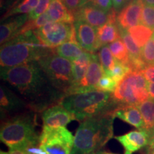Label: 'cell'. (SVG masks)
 <instances>
[{"instance_id": "47", "label": "cell", "mask_w": 154, "mask_h": 154, "mask_svg": "<svg viewBox=\"0 0 154 154\" xmlns=\"http://www.w3.org/2000/svg\"><path fill=\"white\" fill-rule=\"evenodd\" d=\"M153 34H154V33H153Z\"/></svg>"}, {"instance_id": "46", "label": "cell", "mask_w": 154, "mask_h": 154, "mask_svg": "<svg viewBox=\"0 0 154 154\" xmlns=\"http://www.w3.org/2000/svg\"><path fill=\"white\" fill-rule=\"evenodd\" d=\"M87 1H88V0H87Z\"/></svg>"}, {"instance_id": "10", "label": "cell", "mask_w": 154, "mask_h": 154, "mask_svg": "<svg viewBox=\"0 0 154 154\" xmlns=\"http://www.w3.org/2000/svg\"><path fill=\"white\" fill-rule=\"evenodd\" d=\"M104 74V70L100 62L99 57L92 54L91 61L84 78L78 85L71 88L67 95L97 90L98 84Z\"/></svg>"}, {"instance_id": "25", "label": "cell", "mask_w": 154, "mask_h": 154, "mask_svg": "<svg viewBox=\"0 0 154 154\" xmlns=\"http://www.w3.org/2000/svg\"><path fill=\"white\" fill-rule=\"evenodd\" d=\"M109 47L115 59L128 66L129 63V55L124 42L121 39V38L109 44Z\"/></svg>"}, {"instance_id": "36", "label": "cell", "mask_w": 154, "mask_h": 154, "mask_svg": "<svg viewBox=\"0 0 154 154\" xmlns=\"http://www.w3.org/2000/svg\"><path fill=\"white\" fill-rule=\"evenodd\" d=\"M7 154H29L27 149H22V148H14L10 149Z\"/></svg>"}, {"instance_id": "11", "label": "cell", "mask_w": 154, "mask_h": 154, "mask_svg": "<svg viewBox=\"0 0 154 154\" xmlns=\"http://www.w3.org/2000/svg\"><path fill=\"white\" fill-rule=\"evenodd\" d=\"M0 107L2 118H11L22 113L28 108L24 100L13 91L11 88L5 84L0 86Z\"/></svg>"}, {"instance_id": "29", "label": "cell", "mask_w": 154, "mask_h": 154, "mask_svg": "<svg viewBox=\"0 0 154 154\" xmlns=\"http://www.w3.org/2000/svg\"><path fill=\"white\" fill-rule=\"evenodd\" d=\"M117 85H118V83L116 82L112 76L104 74L98 84L97 90L113 93L116 88Z\"/></svg>"}, {"instance_id": "8", "label": "cell", "mask_w": 154, "mask_h": 154, "mask_svg": "<svg viewBox=\"0 0 154 154\" xmlns=\"http://www.w3.org/2000/svg\"><path fill=\"white\" fill-rule=\"evenodd\" d=\"M74 137L65 127L43 126L38 139V147L47 154H71Z\"/></svg>"}, {"instance_id": "20", "label": "cell", "mask_w": 154, "mask_h": 154, "mask_svg": "<svg viewBox=\"0 0 154 154\" xmlns=\"http://www.w3.org/2000/svg\"><path fill=\"white\" fill-rule=\"evenodd\" d=\"M91 53H88L84 51L79 57L72 61L73 83L70 89L74 86L78 85L81 82V81L84 78L86 72H87L90 61H91Z\"/></svg>"}, {"instance_id": "26", "label": "cell", "mask_w": 154, "mask_h": 154, "mask_svg": "<svg viewBox=\"0 0 154 154\" xmlns=\"http://www.w3.org/2000/svg\"><path fill=\"white\" fill-rule=\"evenodd\" d=\"M99 58L105 74H110L114 68L116 59L113 57L109 45H104L101 47L99 53Z\"/></svg>"}, {"instance_id": "9", "label": "cell", "mask_w": 154, "mask_h": 154, "mask_svg": "<svg viewBox=\"0 0 154 154\" xmlns=\"http://www.w3.org/2000/svg\"><path fill=\"white\" fill-rule=\"evenodd\" d=\"M34 32L39 41L49 48L69 41L77 42L74 26L71 23L49 22Z\"/></svg>"}, {"instance_id": "6", "label": "cell", "mask_w": 154, "mask_h": 154, "mask_svg": "<svg viewBox=\"0 0 154 154\" xmlns=\"http://www.w3.org/2000/svg\"><path fill=\"white\" fill-rule=\"evenodd\" d=\"M148 82L140 72L131 70L112 93L117 106H138L149 98ZM117 107V108H118Z\"/></svg>"}, {"instance_id": "42", "label": "cell", "mask_w": 154, "mask_h": 154, "mask_svg": "<svg viewBox=\"0 0 154 154\" xmlns=\"http://www.w3.org/2000/svg\"><path fill=\"white\" fill-rule=\"evenodd\" d=\"M147 154H154V148H151V149H148Z\"/></svg>"}, {"instance_id": "4", "label": "cell", "mask_w": 154, "mask_h": 154, "mask_svg": "<svg viewBox=\"0 0 154 154\" xmlns=\"http://www.w3.org/2000/svg\"><path fill=\"white\" fill-rule=\"evenodd\" d=\"M60 104L73 113L79 121L98 116L113 114L118 107L113 101L112 93L100 90L66 95Z\"/></svg>"}, {"instance_id": "23", "label": "cell", "mask_w": 154, "mask_h": 154, "mask_svg": "<svg viewBox=\"0 0 154 154\" xmlns=\"http://www.w3.org/2000/svg\"><path fill=\"white\" fill-rule=\"evenodd\" d=\"M56 52L58 55L73 61L79 57L84 51L78 42L69 41L57 47Z\"/></svg>"}, {"instance_id": "28", "label": "cell", "mask_w": 154, "mask_h": 154, "mask_svg": "<svg viewBox=\"0 0 154 154\" xmlns=\"http://www.w3.org/2000/svg\"><path fill=\"white\" fill-rule=\"evenodd\" d=\"M141 57L146 65H154V34L142 48Z\"/></svg>"}, {"instance_id": "3", "label": "cell", "mask_w": 154, "mask_h": 154, "mask_svg": "<svg viewBox=\"0 0 154 154\" xmlns=\"http://www.w3.org/2000/svg\"><path fill=\"white\" fill-rule=\"evenodd\" d=\"M113 114L98 116L83 120L74 136L71 154L98 151L113 137Z\"/></svg>"}, {"instance_id": "16", "label": "cell", "mask_w": 154, "mask_h": 154, "mask_svg": "<svg viewBox=\"0 0 154 154\" xmlns=\"http://www.w3.org/2000/svg\"><path fill=\"white\" fill-rule=\"evenodd\" d=\"M126 149L131 153L137 151L149 144V134L144 129L133 131L128 134L115 137Z\"/></svg>"}, {"instance_id": "13", "label": "cell", "mask_w": 154, "mask_h": 154, "mask_svg": "<svg viewBox=\"0 0 154 154\" xmlns=\"http://www.w3.org/2000/svg\"><path fill=\"white\" fill-rule=\"evenodd\" d=\"M144 2L143 0H132L121 10L116 17L119 28L128 29L140 24Z\"/></svg>"}, {"instance_id": "12", "label": "cell", "mask_w": 154, "mask_h": 154, "mask_svg": "<svg viewBox=\"0 0 154 154\" xmlns=\"http://www.w3.org/2000/svg\"><path fill=\"white\" fill-rule=\"evenodd\" d=\"M74 26L77 42L83 49L91 54L99 49L97 29L79 19L75 21Z\"/></svg>"}, {"instance_id": "5", "label": "cell", "mask_w": 154, "mask_h": 154, "mask_svg": "<svg viewBox=\"0 0 154 154\" xmlns=\"http://www.w3.org/2000/svg\"><path fill=\"white\" fill-rule=\"evenodd\" d=\"M35 114L32 112L19 113L11 117L2 125L0 138L10 149H28L38 144L39 136L36 130Z\"/></svg>"}, {"instance_id": "22", "label": "cell", "mask_w": 154, "mask_h": 154, "mask_svg": "<svg viewBox=\"0 0 154 154\" xmlns=\"http://www.w3.org/2000/svg\"><path fill=\"white\" fill-rule=\"evenodd\" d=\"M143 117L144 127L149 134V136L154 132V99L149 98L138 106Z\"/></svg>"}, {"instance_id": "32", "label": "cell", "mask_w": 154, "mask_h": 154, "mask_svg": "<svg viewBox=\"0 0 154 154\" xmlns=\"http://www.w3.org/2000/svg\"><path fill=\"white\" fill-rule=\"evenodd\" d=\"M51 0H38V2L36 7L32 10L29 15V20H34L40 17L45 11H47Z\"/></svg>"}, {"instance_id": "39", "label": "cell", "mask_w": 154, "mask_h": 154, "mask_svg": "<svg viewBox=\"0 0 154 154\" xmlns=\"http://www.w3.org/2000/svg\"><path fill=\"white\" fill-rule=\"evenodd\" d=\"M125 0H112L113 2V5L116 9H119V7H121V6L122 5V4L124 3Z\"/></svg>"}, {"instance_id": "30", "label": "cell", "mask_w": 154, "mask_h": 154, "mask_svg": "<svg viewBox=\"0 0 154 154\" xmlns=\"http://www.w3.org/2000/svg\"><path fill=\"white\" fill-rule=\"evenodd\" d=\"M140 24L154 30V6L144 4Z\"/></svg>"}, {"instance_id": "44", "label": "cell", "mask_w": 154, "mask_h": 154, "mask_svg": "<svg viewBox=\"0 0 154 154\" xmlns=\"http://www.w3.org/2000/svg\"><path fill=\"white\" fill-rule=\"evenodd\" d=\"M132 153L131 151H126V152H125V154H131Z\"/></svg>"}, {"instance_id": "2", "label": "cell", "mask_w": 154, "mask_h": 154, "mask_svg": "<svg viewBox=\"0 0 154 154\" xmlns=\"http://www.w3.org/2000/svg\"><path fill=\"white\" fill-rule=\"evenodd\" d=\"M51 52H52L51 48L39 41L34 31L21 32L14 38L2 44L1 68H9L38 61Z\"/></svg>"}, {"instance_id": "14", "label": "cell", "mask_w": 154, "mask_h": 154, "mask_svg": "<svg viewBox=\"0 0 154 154\" xmlns=\"http://www.w3.org/2000/svg\"><path fill=\"white\" fill-rule=\"evenodd\" d=\"M43 126L49 128L65 127L71 121L76 120L74 115L60 105H54L43 111Z\"/></svg>"}, {"instance_id": "38", "label": "cell", "mask_w": 154, "mask_h": 154, "mask_svg": "<svg viewBox=\"0 0 154 154\" xmlns=\"http://www.w3.org/2000/svg\"><path fill=\"white\" fill-rule=\"evenodd\" d=\"M148 89H149V97L154 99V83L149 82L148 83Z\"/></svg>"}, {"instance_id": "33", "label": "cell", "mask_w": 154, "mask_h": 154, "mask_svg": "<svg viewBox=\"0 0 154 154\" xmlns=\"http://www.w3.org/2000/svg\"><path fill=\"white\" fill-rule=\"evenodd\" d=\"M88 2L91 3V5L95 6L106 12H109L113 5L112 0H88Z\"/></svg>"}, {"instance_id": "24", "label": "cell", "mask_w": 154, "mask_h": 154, "mask_svg": "<svg viewBox=\"0 0 154 154\" xmlns=\"http://www.w3.org/2000/svg\"><path fill=\"white\" fill-rule=\"evenodd\" d=\"M127 30L140 48L144 47L154 33L153 29L141 24L132 26Z\"/></svg>"}, {"instance_id": "34", "label": "cell", "mask_w": 154, "mask_h": 154, "mask_svg": "<svg viewBox=\"0 0 154 154\" xmlns=\"http://www.w3.org/2000/svg\"><path fill=\"white\" fill-rule=\"evenodd\" d=\"M69 10L76 11L87 2V0H61Z\"/></svg>"}, {"instance_id": "41", "label": "cell", "mask_w": 154, "mask_h": 154, "mask_svg": "<svg viewBox=\"0 0 154 154\" xmlns=\"http://www.w3.org/2000/svg\"><path fill=\"white\" fill-rule=\"evenodd\" d=\"M144 4L154 6V0H143Z\"/></svg>"}, {"instance_id": "18", "label": "cell", "mask_w": 154, "mask_h": 154, "mask_svg": "<svg viewBox=\"0 0 154 154\" xmlns=\"http://www.w3.org/2000/svg\"><path fill=\"white\" fill-rule=\"evenodd\" d=\"M114 118L121 119L137 128L138 129H143L144 122L142 114L137 106H119L113 112Z\"/></svg>"}, {"instance_id": "43", "label": "cell", "mask_w": 154, "mask_h": 154, "mask_svg": "<svg viewBox=\"0 0 154 154\" xmlns=\"http://www.w3.org/2000/svg\"><path fill=\"white\" fill-rule=\"evenodd\" d=\"M102 152H100V151H95V152H92V153H88V154H101Z\"/></svg>"}, {"instance_id": "37", "label": "cell", "mask_w": 154, "mask_h": 154, "mask_svg": "<svg viewBox=\"0 0 154 154\" xmlns=\"http://www.w3.org/2000/svg\"><path fill=\"white\" fill-rule=\"evenodd\" d=\"M27 151L29 154H47L45 152H44L39 147L36 148L35 146L31 147L27 149Z\"/></svg>"}, {"instance_id": "1", "label": "cell", "mask_w": 154, "mask_h": 154, "mask_svg": "<svg viewBox=\"0 0 154 154\" xmlns=\"http://www.w3.org/2000/svg\"><path fill=\"white\" fill-rule=\"evenodd\" d=\"M1 78L33 111H44L60 103L65 94L52 84L37 61L1 68Z\"/></svg>"}, {"instance_id": "27", "label": "cell", "mask_w": 154, "mask_h": 154, "mask_svg": "<svg viewBox=\"0 0 154 154\" xmlns=\"http://www.w3.org/2000/svg\"><path fill=\"white\" fill-rule=\"evenodd\" d=\"M38 2V0H22L20 3L14 7L9 9L4 15V19L16 14H29L35 8Z\"/></svg>"}, {"instance_id": "45", "label": "cell", "mask_w": 154, "mask_h": 154, "mask_svg": "<svg viewBox=\"0 0 154 154\" xmlns=\"http://www.w3.org/2000/svg\"><path fill=\"white\" fill-rule=\"evenodd\" d=\"M101 154H116V153H101Z\"/></svg>"}, {"instance_id": "19", "label": "cell", "mask_w": 154, "mask_h": 154, "mask_svg": "<svg viewBox=\"0 0 154 154\" xmlns=\"http://www.w3.org/2000/svg\"><path fill=\"white\" fill-rule=\"evenodd\" d=\"M50 18L52 22H65L72 24L74 22V15L69 10L61 0H51L47 9Z\"/></svg>"}, {"instance_id": "15", "label": "cell", "mask_w": 154, "mask_h": 154, "mask_svg": "<svg viewBox=\"0 0 154 154\" xmlns=\"http://www.w3.org/2000/svg\"><path fill=\"white\" fill-rule=\"evenodd\" d=\"M74 13L76 20H82L96 29L104 25L109 21V11L106 12L94 5H84Z\"/></svg>"}, {"instance_id": "40", "label": "cell", "mask_w": 154, "mask_h": 154, "mask_svg": "<svg viewBox=\"0 0 154 154\" xmlns=\"http://www.w3.org/2000/svg\"><path fill=\"white\" fill-rule=\"evenodd\" d=\"M148 146H149V149L154 148V132L151 135V136H150L149 142V144H148Z\"/></svg>"}, {"instance_id": "31", "label": "cell", "mask_w": 154, "mask_h": 154, "mask_svg": "<svg viewBox=\"0 0 154 154\" xmlns=\"http://www.w3.org/2000/svg\"><path fill=\"white\" fill-rule=\"evenodd\" d=\"M131 70V69L127 65L124 64L118 60H116L114 68L113 69V70L109 75L112 76L116 82L119 84Z\"/></svg>"}, {"instance_id": "7", "label": "cell", "mask_w": 154, "mask_h": 154, "mask_svg": "<svg viewBox=\"0 0 154 154\" xmlns=\"http://www.w3.org/2000/svg\"><path fill=\"white\" fill-rule=\"evenodd\" d=\"M37 62L54 85L66 95L73 83L72 61L52 51L40 58Z\"/></svg>"}, {"instance_id": "17", "label": "cell", "mask_w": 154, "mask_h": 154, "mask_svg": "<svg viewBox=\"0 0 154 154\" xmlns=\"http://www.w3.org/2000/svg\"><path fill=\"white\" fill-rule=\"evenodd\" d=\"M29 20V15L20 14L3 22L0 26V43H6L18 35L23 26Z\"/></svg>"}, {"instance_id": "21", "label": "cell", "mask_w": 154, "mask_h": 154, "mask_svg": "<svg viewBox=\"0 0 154 154\" xmlns=\"http://www.w3.org/2000/svg\"><path fill=\"white\" fill-rule=\"evenodd\" d=\"M97 36L100 47L120 38V32L116 22H109L97 29Z\"/></svg>"}, {"instance_id": "35", "label": "cell", "mask_w": 154, "mask_h": 154, "mask_svg": "<svg viewBox=\"0 0 154 154\" xmlns=\"http://www.w3.org/2000/svg\"><path fill=\"white\" fill-rule=\"evenodd\" d=\"M140 72L148 82L154 83V65H146Z\"/></svg>"}]
</instances>
